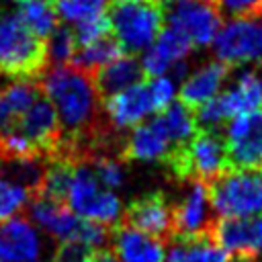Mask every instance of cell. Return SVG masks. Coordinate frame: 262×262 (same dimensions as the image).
Returning a JSON list of instances; mask_svg holds the SVG:
<instances>
[{
    "mask_svg": "<svg viewBox=\"0 0 262 262\" xmlns=\"http://www.w3.org/2000/svg\"><path fill=\"white\" fill-rule=\"evenodd\" d=\"M33 199V192L14 180L10 174L0 170V223L14 219Z\"/></svg>",
    "mask_w": 262,
    "mask_h": 262,
    "instance_id": "cell-28",
    "label": "cell"
},
{
    "mask_svg": "<svg viewBox=\"0 0 262 262\" xmlns=\"http://www.w3.org/2000/svg\"><path fill=\"white\" fill-rule=\"evenodd\" d=\"M147 88H149V94H151L156 113L166 111V108L174 102V96H176V82H174L172 78H168V76L151 78V80L147 82Z\"/></svg>",
    "mask_w": 262,
    "mask_h": 262,
    "instance_id": "cell-33",
    "label": "cell"
},
{
    "mask_svg": "<svg viewBox=\"0 0 262 262\" xmlns=\"http://www.w3.org/2000/svg\"><path fill=\"white\" fill-rule=\"evenodd\" d=\"M213 47L217 59L229 68L262 63V25L252 16H233L221 25Z\"/></svg>",
    "mask_w": 262,
    "mask_h": 262,
    "instance_id": "cell-8",
    "label": "cell"
},
{
    "mask_svg": "<svg viewBox=\"0 0 262 262\" xmlns=\"http://www.w3.org/2000/svg\"><path fill=\"white\" fill-rule=\"evenodd\" d=\"M10 2H16V4H20V2H25V0H10Z\"/></svg>",
    "mask_w": 262,
    "mask_h": 262,
    "instance_id": "cell-39",
    "label": "cell"
},
{
    "mask_svg": "<svg viewBox=\"0 0 262 262\" xmlns=\"http://www.w3.org/2000/svg\"><path fill=\"white\" fill-rule=\"evenodd\" d=\"M96 178L100 180V184L108 190H117L125 184V168L121 164V158L117 156H96V158H88Z\"/></svg>",
    "mask_w": 262,
    "mask_h": 262,
    "instance_id": "cell-31",
    "label": "cell"
},
{
    "mask_svg": "<svg viewBox=\"0 0 262 262\" xmlns=\"http://www.w3.org/2000/svg\"><path fill=\"white\" fill-rule=\"evenodd\" d=\"M121 221L166 244L174 237V203L160 190L141 194L125 207Z\"/></svg>",
    "mask_w": 262,
    "mask_h": 262,
    "instance_id": "cell-11",
    "label": "cell"
},
{
    "mask_svg": "<svg viewBox=\"0 0 262 262\" xmlns=\"http://www.w3.org/2000/svg\"><path fill=\"white\" fill-rule=\"evenodd\" d=\"M92 248L80 242H59L51 262H90Z\"/></svg>",
    "mask_w": 262,
    "mask_h": 262,
    "instance_id": "cell-34",
    "label": "cell"
},
{
    "mask_svg": "<svg viewBox=\"0 0 262 262\" xmlns=\"http://www.w3.org/2000/svg\"><path fill=\"white\" fill-rule=\"evenodd\" d=\"M174 151V145L164 131L158 117L151 121H143L141 125L133 127L129 137L123 139L121 158L123 160H135V162H160L166 164L170 154Z\"/></svg>",
    "mask_w": 262,
    "mask_h": 262,
    "instance_id": "cell-16",
    "label": "cell"
},
{
    "mask_svg": "<svg viewBox=\"0 0 262 262\" xmlns=\"http://www.w3.org/2000/svg\"><path fill=\"white\" fill-rule=\"evenodd\" d=\"M260 164H262V162H260Z\"/></svg>",
    "mask_w": 262,
    "mask_h": 262,
    "instance_id": "cell-42",
    "label": "cell"
},
{
    "mask_svg": "<svg viewBox=\"0 0 262 262\" xmlns=\"http://www.w3.org/2000/svg\"><path fill=\"white\" fill-rule=\"evenodd\" d=\"M237 262H242V260H237Z\"/></svg>",
    "mask_w": 262,
    "mask_h": 262,
    "instance_id": "cell-41",
    "label": "cell"
},
{
    "mask_svg": "<svg viewBox=\"0 0 262 262\" xmlns=\"http://www.w3.org/2000/svg\"><path fill=\"white\" fill-rule=\"evenodd\" d=\"M229 76V66L223 61H209L188 74L180 84V102L188 108H199L215 98Z\"/></svg>",
    "mask_w": 262,
    "mask_h": 262,
    "instance_id": "cell-21",
    "label": "cell"
},
{
    "mask_svg": "<svg viewBox=\"0 0 262 262\" xmlns=\"http://www.w3.org/2000/svg\"><path fill=\"white\" fill-rule=\"evenodd\" d=\"M262 108V74L250 70L239 74V78L215 98L196 108V125L201 129H213L233 117L246 115L250 111Z\"/></svg>",
    "mask_w": 262,
    "mask_h": 262,
    "instance_id": "cell-7",
    "label": "cell"
},
{
    "mask_svg": "<svg viewBox=\"0 0 262 262\" xmlns=\"http://www.w3.org/2000/svg\"><path fill=\"white\" fill-rule=\"evenodd\" d=\"M63 205L78 217L106 227L119 225L123 219V207L119 196L100 184L88 160H78L74 164Z\"/></svg>",
    "mask_w": 262,
    "mask_h": 262,
    "instance_id": "cell-4",
    "label": "cell"
},
{
    "mask_svg": "<svg viewBox=\"0 0 262 262\" xmlns=\"http://www.w3.org/2000/svg\"><path fill=\"white\" fill-rule=\"evenodd\" d=\"M143 78H145V74L141 68V59H137L131 53L117 55L113 61H108L106 66H102L100 70H96L92 74V80H94L100 100L139 84Z\"/></svg>",
    "mask_w": 262,
    "mask_h": 262,
    "instance_id": "cell-22",
    "label": "cell"
},
{
    "mask_svg": "<svg viewBox=\"0 0 262 262\" xmlns=\"http://www.w3.org/2000/svg\"><path fill=\"white\" fill-rule=\"evenodd\" d=\"M41 242L29 219L14 217L0 223V262H35Z\"/></svg>",
    "mask_w": 262,
    "mask_h": 262,
    "instance_id": "cell-19",
    "label": "cell"
},
{
    "mask_svg": "<svg viewBox=\"0 0 262 262\" xmlns=\"http://www.w3.org/2000/svg\"><path fill=\"white\" fill-rule=\"evenodd\" d=\"M229 258L231 256L219 248L211 235H199L170 239L164 262H229Z\"/></svg>",
    "mask_w": 262,
    "mask_h": 262,
    "instance_id": "cell-24",
    "label": "cell"
},
{
    "mask_svg": "<svg viewBox=\"0 0 262 262\" xmlns=\"http://www.w3.org/2000/svg\"><path fill=\"white\" fill-rule=\"evenodd\" d=\"M41 88L51 100L63 131L61 147L53 158L76 151L104 125L100 119V96L92 74L72 63L53 66L43 74Z\"/></svg>",
    "mask_w": 262,
    "mask_h": 262,
    "instance_id": "cell-1",
    "label": "cell"
},
{
    "mask_svg": "<svg viewBox=\"0 0 262 262\" xmlns=\"http://www.w3.org/2000/svg\"><path fill=\"white\" fill-rule=\"evenodd\" d=\"M190 49H192V45L188 43V39L184 35H180L176 29H172V27L162 29V33L151 43V47H147L143 51V57H141L143 74L149 78L166 76L176 63L186 61Z\"/></svg>",
    "mask_w": 262,
    "mask_h": 262,
    "instance_id": "cell-18",
    "label": "cell"
},
{
    "mask_svg": "<svg viewBox=\"0 0 262 262\" xmlns=\"http://www.w3.org/2000/svg\"><path fill=\"white\" fill-rule=\"evenodd\" d=\"M215 223L209 186L201 180H188L186 192L174 203V237L209 235Z\"/></svg>",
    "mask_w": 262,
    "mask_h": 262,
    "instance_id": "cell-14",
    "label": "cell"
},
{
    "mask_svg": "<svg viewBox=\"0 0 262 262\" xmlns=\"http://www.w3.org/2000/svg\"><path fill=\"white\" fill-rule=\"evenodd\" d=\"M74 27H76V29H74V35H76V43H78V47L88 45V43H92V41H96V39L106 37V35L113 33V31H111L108 12L98 14V16H94V18L84 20V23L74 25Z\"/></svg>",
    "mask_w": 262,
    "mask_h": 262,
    "instance_id": "cell-32",
    "label": "cell"
},
{
    "mask_svg": "<svg viewBox=\"0 0 262 262\" xmlns=\"http://www.w3.org/2000/svg\"><path fill=\"white\" fill-rule=\"evenodd\" d=\"M168 27L188 39L192 47H207L221 29V10L213 0H178L166 12Z\"/></svg>",
    "mask_w": 262,
    "mask_h": 262,
    "instance_id": "cell-9",
    "label": "cell"
},
{
    "mask_svg": "<svg viewBox=\"0 0 262 262\" xmlns=\"http://www.w3.org/2000/svg\"><path fill=\"white\" fill-rule=\"evenodd\" d=\"M47 43L37 37L16 12L0 14V74L12 80H33L47 72Z\"/></svg>",
    "mask_w": 262,
    "mask_h": 262,
    "instance_id": "cell-2",
    "label": "cell"
},
{
    "mask_svg": "<svg viewBox=\"0 0 262 262\" xmlns=\"http://www.w3.org/2000/svg\"><path fill=\"white\" fill-rule=\"evenodd\" d=\"M90 262H119V258L111 246H104V248H96L92 252Z\"/></svg>",
    "mask_w": 262,
    "mask_h": 262,
    "instance_id": "cell-36",
    "label": "cell"
},
{
    "mask_svg": "<svg viewBox=\"0 0 262 262\" xmlns=\"http://www.w3.org/2000/svg\"><path fill=\"white\" fill-rule=\"evenodd\" d=\"M223 141L229 168H256L262 162V108L233 117Z\"/></svg>",
    "mask_w": 262,
    "mask_h": 262,
    "instance_id": "cell-12",
    "label": "cell"
},
{
    "mask_svg": "<svg viewBox=\"0 0 262 262\" xmlns=\"http://www.w3.org/2000/svg\"><path fill=\"white\" fill-rule=\"evenodd\" d=\"M47 2H55V0H47Z\"/></svg>",
    "mask_w": 262,
    "mask_h": 262,
    "instance_id": "cell-40",
    "label": "cell"
},
{
    "mask_svg": "<svg viewBox=\"0 0 262 262\" xmlns=\"http://www.w3.org/2000/svg\"><path fill=\"white\" fill-rule=\"evenodd\" d=\"M111 31L119 47L127 53H141L158 39L164 29V8L156 0L119 2L111 12Z\"/></svg>",
    "mask_w": 262,
    "mask_h": 262,
    "instance_id": "cell-6",
    "label": "cell"
},
{
    "mask_svg": "<svg viewBox=\"0 0 262 262\" xmlns=\"http://www.w3.org/2000/svg\"><path fill=\"white\" fill-rule=\"evenodd\" d=\"M16 14L20 16V20L41 39H47L53 29L57 27V12L55 6L47 0H25L18 4Z\"/></svg>",
    "mask_w": 262,
    "mask_h": 262,
    "instance_id": "cell-27",
    "label": "cell"
},
{
    "mask_svg": "<svg viewBox=\"0 0 262 262\" xmlns=\"http://www.w3.org/2000/svg\"><path fill=\"white\" fill-rule=\"evenodd\" d=\"M117 55H121V47L117 43V39L111 35L106 37H100L88 45H82L76 49L74 57H72V66L88 72V74H94L96 70H100L102 66H106L108 61H113Z\"/></svg>",
    "mask_w": 262,
    "mask_h": 262,
    "instance_id": "cell-26",
    "label": "cell"
},
{
    "mask_svg": "<svg viewBox=\"0 0 262 262\" xmlns=\"http://www.w3.org/2000/svg\"><path fill=\"white\" fill-rule=\"evenodd\" d=\"M45 43H47L49 63H53V66L70 63L74 53H76V49H78L74 29H70V27H55L53 33L45 39Z\"/></svg>",
    "mask_w": 262,
    "mask_h": 262,
    "instance_id": "cell-30",
    "label": "cell"
},
{
    "mask_svg": "<svg viewBox=\"0 0 262 262\" xmlns=\"http://www.w3.org/2000/svg\"><path fill=\"white\" fill-rule=\"evenodd\" d=\"M160 6H166V4H174V2H178V0H156Z\"/></svg>",
    "mask_w": 262,
    "mask_h": 262,
    "instance_id": "cell-37",
    "label": "cell"
},
{
    "mask_svg": "<svg viewBox=\"0 0 262 262\" xmlns=\"http://www.w3.org/2000/svg\"><path fill=\"white\" fill-rule=\"evenodd\" d=\"M217 8L231 16H256L262 14V0H213Z\"/></svg>",
    "mask_w": 262,
    "mask_h": 262,
    "instance_id": "cell-35",
    "label": "cell"
},
{
    "mask_svg": "<svg viewBox=\"0 0 262 262\" xmlns=\"http://www.w3.org/2000/svg\"><path fill=\"white\" fill-rule=\"evenodd\" d=\"M207 186L217 217L262 215V170L229 168Z\"/></svg>",
    "mask_w": 262,
    "mask_h": 262,
    "instance_id": "cell-5",
    "label": "cell"
},
{
    "mask_svg": "<svg viewBox=\"0 0 262 262\" xmlns=\"http://www.w3.org/2000/svg\"><path fill=\"white\" fill-rule=\"evenodd\" d=\"M164 168L176 180H201L209 184L229 170L225 141L213 129H199L184 147L170 154Z\"/></svg>",
    "mask_w": 262,
    "mask_h": 262,
    "instance_id": "cell-3",
    "label": "cell"
},
{
    "mask_svg": "<svg viewBox=\"0 0 262 262\" xmlns=\"http://www.w3.org/2000/svg\"><path fill=\"white\" fill-rule=\"evenodd\" d=\"M106 123L115 131H125L141 125L151 113H156L147 84L139 82L102 100Z\"/></svg>",
    "mask_w": 262,
    "mask_h": 262,
    "instance_id": "cell-15",
    "label": "cell"
},
{
    "mask_svg": "<svg viewBox=\"0 0 262 262\" xmlns=\"http://www.w3.org/2000/svg\"><path fill=\"white\" fill-rule=\"evenodd\" d=\"M29 213H31V223L41 227L45 233L59 242H74L82 223V217L72 213L63 203L53 201L45 194H33L29 203Z\"/></svg>",
    "mask_w": 262,
    "mask_h": 262,
    "instance_id": "cell-17",
    "label": "cell"
},
{
    "mask_svg": "<svg viewBox=\"0 0 262 262\" xmlns=\"http://www.w3.org/2000/svg\"><path fill=\"white\" fill-rule=\"evenodd\" d=\"M158 119H160L164 131L168 133V137H170V141L174 145V151L184 147L194 137V133L199 131L196 119L190 113V108L184 106L182 102H176V100L166 111L158 113Z\"/></svg>",
    "mask_w": 262,
    "mask_h": 262,
    "instance_id": "cell-25",
    "label": "cell"
},
{
    "mask_svg": "<svg viewBox=\"0 0 262 262\" xmlns=\"http://www.w3.org/2000/svg\"><path fill=\"white\" fill-rule=\"evenodd\" d=\"M111 242L119 262H164L166 256L162 239H156L139 229H133L123 221L115 225Z\"/></svg>",
    "mask_w": 262,
    "mask_h": 262,
    "instance_id": "cell-20",
    "label": "cell"
},
{
    "mask_svg": "<svg viewBox=\"0 0 262 262\" xmlns=\"http://www.w3.org/2000/svg\"><path fill=\"white\" fill-rule=\"evenodd\" d=\"M16 131L23 133L31 141V145L39 151V156L45 160L53 158L61 147V139H63L61 123L51 100L45 94H39L35 98V102L23 115Z\"/></svg>",
    "mask_w": 262,
    "mask_h": 262,
    "instance_id": "cell-13",
    "label": "cell"
},
{
    "mask_svg": "<svg viewBox=\"0 0 262 262\" xmlns=\"http://www.w3.org/2000/svg\"><path fill=\"white\" fill-rule=\"evenodd\" d=\"M119 2H147V0H119Z\"/></svg>",
    "mask_w": 262,
    "mask_h": 262,
    "instance_id": "cell-38",
    "label": "cell"
},
{
    "mask_svg": "<svg viewBox=\"0 0 262 262\" xmlns=\"http://www.w3.org/2000/svg\"><path fill=\"white\" fill-rule=\"evenodd\" d=\"M209 235L219 248L242 262H256L262 256V215L217 217Z\"/></svg>",
    "mask_w": 262,
    "mask_h": 262,
    "instance_id": "cell-10",
    "label": "cell"
},
{
    "mask_svg": "<svg viewBox=\"0 0 262 262\" xmlns=\"http://www.w3.org/2000/svg\"><path fill=\"white\" fill-rule=\"evenodd\" d=\"M39 94V84L33 80H14L0 88V137L18 127L23 115Z\"/></svg>",
    "mask_w": 262,
    "mask_h": 262,
    "instance_id": "cell-23",
    "label": "cell"
},
{
    "mask_svg": "<svg viewBox=\"0 0 262 262\" xmlns=\"http://www.w3.org/2000/svg\"><path fill=\"white\" fill-rule=\"evenodd\" d=\"M108 0H55L57 16L68 25H80L98 14H104Z\"/></svg>",
    "mask_w": 262,
    "mask_h": 262,
    "instance_id": "cell-29",
    "label": "cell"
}]
</instances>
